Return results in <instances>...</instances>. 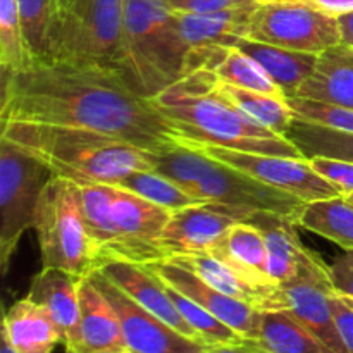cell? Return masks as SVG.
<instances>
[{
	"label": "cell",
	"instance_id": "obj_21",
	"mask_svg": "<svg viewBox=\"0 0 353 353\" xmlns=\"http://www.w3.org/2000/svg\"><path fill=\"white\" fill-rule=\"evenodd\" d=\"M255 7L257 3L217 12H176V24L190 52L236 47L247 37Z\"/></svg>",
	"mask_w": 353,
	"mask_h": 353
},
{
	"label": "cell",
	"instance_id": "obj_6",
	"mask_svg": "<svg viewBox=\"0 0 353 353\" xmlns=\"http://www.w3.org/2000/svg\"><path fill=\"white\" fill-rule=\"evenodd\" d=\"M123 10L124 0H55L45 62L100 65L119 71Z\"/></svg>",
	"mask_w": 353,
	"mask_h": 353
},
{
	"label": "cell",
	"instance_id": "obj_36",
	"mask_svg": "<svg viewBox=\"0 0 353 353\" xmlns=\"http://www.w3.org/2000/svg\"><path fill=\"white\" fill-rule=\"evenodd\" d=\"M290 107H292L295 117L310 123L323 124V126L336 128V130L350 131L353 133V110L341 109V107L326 105V103L314 102V100L299 99L292 97L288 99Z\"/></svg>",
	"mask_w": 353,
	"mask_h": 353
},
{
	"label": "cell",
	"instance_id": "obj_3",
	"mask_svg": "<svg viewBox=\"0 0 353 353\" xmlns=\"http://www.w3.org/2000/svg\"><path fill=\"white\" fill-rule=\"evenodd\" d=\"M0 137L48 165L74 185H117L134 171L154 169V152L99 131L52 124L2 121Z\"/></svg>",
	"mask_w": 353,
	"mask_h": 353
},
{
	"label": "cell",
	"instance_id": "obj_32",
	"mask_svg": "<svg viewBox=\"0 0 353 353\" xmlns=\"http://www.w3.org/2000/svg\"><path fill=\"white\" fill-rule=\"evenodd\" d=\"M214 72L219 78V81L226 83V85L288 100L283 90L265 72V69L257 61H254L250 55L238 50L236 47H231L228 50L223 61L214 68Z\"/></svg>",
	"mask_w": 353,
	"mask_h": 353
},
{
	"label": "cell",
	"instance_id": "obj_46",
	"mask_svg": "<svg viewBox=\"0 0 353 353\" xmlns=\"http://www.w3.org/2000/svg\"><path fill=\"white\" fill-rule=\"evenodd\" d=\"M92 353H121V352H92Z\"/></svg>",
	"mask_w": 353,
	"mask_h": 353
},
{
	"label": "cell",
	"instance_id": "obj_17",
	"mask_svg": "<svg viewBox=\"0 0 353 353\" xmlns=\"http://www.w3.org/2000/svg\"><path fill=\"white\" fill-rule=\"evenodd\" d=\"M100 271L117 288L123 290L131 300H134L138 305L157 316L159 319H162L171 327H174L183 336L203 343L199 334H196V331L186 323L185 317L176 309L171 296H169L168 288H165V283L148 265L114 261L103 265Z\"/></svg>",
	"mask_w": 353,
	"mask_h": 353
},
{
	"label": "cell",
	"instance_id": "obj_19",
	"mask_svg": "<svg viewBox=\"0 0 353 353\" xmlns=\"http://www.w3.org/2000/svg\"><path fill=\"white\" fill-rule=\"evenodd\" d=\"M169 261L188 268L190 271L196 272L209 285L217 288L219 292L255 307L261 312L265 310H286L285 293L279 285H262L247 278L236 269L228 265L226 262L219 261L210 254L190 255V257L169 259Z\"/></svg>",
	"mask_w": 353,
	"mask_h": 353
},
{
	"label": "cell",
	"instance_id": "obj_22",
	"mask_svg": "<svg viewBox=\"0 0 353 353\" xmlns=\"http://www.w3.org/2000/svg\"><path fill=\"white\" fill-rule=\"evenodd\" d=\"M81 353L126 352L119 316L90 276L79 285Z\"/></svg>",
	"mask_w": 353,
	"mask_h": 353
},
{
	"label": "cell",
	"instance_id": "obj_1",
	"mask_svg": "<svg viewBox=\"0 0 353 353\" xmlns=\"http://www.w3.org/2000/svg\"><path fill=\"white\" fill-rule=\"evenodd\" d=\"M0 121L99 131L161 154L178 133L150 99L134 92L116 69L69 62H31L2 74Z\"/></svg>",
	"mask_w": 353,
	"mask_h": 353
},
{
	"label": "cell",
	"instance_id": "obj_39",
	"mask_svg": "<svg viewBox=\"0 0 353 353\" xmlns=\"http://www.w3.org/2000/svg\"><path fill=\"white\" fill-rule=\"evenodd\" d=\"M331 310H333L334 324H336L338 334H340L345 350L347 353H353V309L340 295L333 293Z\"/></svg>",
	"mask_w": 353,
	"mask_h": 353
},
{
	"label": "cell",
	"instance_id": "obj_35",
	"mask_svg": "<svg viewBox=\"0 0 353 353\" xmlns=\"http://www.w3.org/2000/svg\"><path fill=\"white\" fill-rule=\"evenodd\" d=\"M23 37L31 62H45L55 16V0H17Z\"/></svg>",
	"mask_w": 353,
	"mask_h": 353
},
{
	"label": "cell",
	"instance_id": "obj_47",
	"mask_svg": "<svg viewBox=\"0 0 353 353\" xmlns=\"http://www.w3.org/2000/svg\"><path fill=\"white\" fill-rule=\"evenodd\" d=\"M121 353H131V352H121Z\"/></svg>",
	"mask_w": 353,
	"mask_h": 353
},
{
	"label": "cell",
	"instance_id": "obj_29",
	"mask_svg": "<svg viewBox=\"0 0 353 353\" xmlns=\"http://www.w3.org/2000/svg\"><path fill=\"white\" fill-rule=\"evenodd\" d=\"M112 193L114 185H105V183L78 186L83 217L103 265L117 259V238L112 224V209H110Z\"/></svg>",
	"mask_w": 353,
	"mask_h": 353
},
{
	"label": "cell",
	"instance_id": "obj_8",
	"mask_svg": "<svg viewBox=\"0 0 353 353\" xmlns=\"http://www.w3.org/2000/svg\"><path fill=\"white\" fill-rule=\"evenodd\" d=\"M52 176L40 159L0 137V269L3 274L9 271L23 234L33 230L41 193Z\"/></svg>",
	"mask_w": 353,
	"mask_h": 353
},
{
	"label": "cell",
	"instance_id": "obj_16",
	"mask_svg": "<svg viewBox=\"0 0 353 353\" xmlns=\"http://www.w3.org/2000/svg\"><path fill=\"white\" fill-rule=\"evenodd\" d=\"M281 288L285 293L286 310L295 319L312 331L334 353H347L331 310L334 290L331 285L330 265H321Z\"/></svg>",
	"mask_w": 353,
	"mask_h": 353
},
{
	"label": "cell",
	"instance_id": "obj_12",
	"mask_svg": "<svg viewBox=\"0 0 353 353\" xmlns=\"http://www.w3.org/2000/svg\"><path fill=\"white\" fill-rule=\"evenodd\" d=\"M103 295L109 299L119 316L123 327L126 352L131 353H207V345L192 338L183 336L181 333L159 319L157 316L145 310L131 300L123 290L117 288L102 271L90 274Z\"/></svg>",
	"mask_w": 353,
	"mask_h": 353
},
{
	"label": "cell",
	"instance_id": "obj_20",
	"mask_svg": "<svg viewBox=\"0 0 353 353\" xmlns=\"http://www.w3.org/2000/svg\"><path fill=\"white\" fill-rule=\"evenodd\" d=\"M299 99L353 110V47L333 45L317 55L312 74L296 92Z\"/></svg>",
	"mask_w": 353,
	"mask_h": 353
},
{
	"label": "cell",
	"instance_id": "obj_27",
	"mask_svg": "<svg viewBox=\"0 0 353 353\" xmlns=\"http://www.w3.org/2000/svg\"><path fill=\"white\" fill-rule=\"evenodd\" d=\"M214 88L252 123L259 124L264 130L279 134V137H286L290 126L295 121V114H293L288 100L285 99L226 85V83L219 81V78H217Z\"/></svg>",
	"mask_w": 353,
	"mask_h": 353
},
{
	"label": "cell",
	"instance_id": "obj_37",
	"mask_svg": "<svg viewBox=\"0 0 353 353\" xmlns=\"http://www.w3.org/2000/svg\"><path fill=\"white\" fill-rule=\"evenodd\" d=\"M309 161L323 178L336 185L345 195L353 193V162L330 157H312Z\"/></svg>",
	"mask_w": 353,
	"mask_h": 353
},
{
	"label": "cell",
	"instance_id": "obj_42",
	"mask_svg": "<svg viewBox=\"0 0 353 353\" xmlns=\"http://www.w3.org/2000/svg\"><path fill=\"white\" fill-rule=\"evenodd\" d=\"M338 21H340L341 41H345V43L353 47V12L347 14V16L338 17Z\"/></svg>",
	"mask_w": 353,
	"mask_h": 353
},
{
	"label": "cell",
	"instance_id": "obj_28",
	"mask_svg": "<svg viewBox=\"0 0 353 353\" xmlns=\"http://www.w3.org/2000/svg\"><path fill=\"white\" fill-rule=\"evenodd\" d=\"M296 226L353 250V203L345 195L305 202Z\"/></svg>",
	"mask_w": 353,
	"mask_h": 353
},
{
	"label": "cell",
	"instance_id": "obj_31",
	"mask_svg": "<svg viewBox=\"0 0 353 353\" xmlns=\"http://www.w3.org/2000/svg\"><path fill=\"white\" fill-rule=\"evenodd\" d=\"M117 186L130 190V192L137 193V195L143 196V199L150 200V202L157 203V205L164 207L171 212L202 203L199 199L186 193L181 186L176 185L172 179L159 172L157 169H143V171L131 172L130 176L121 179Z\"/></svg>",
	"mask_w": 353,
	"mask_h": 353
},
{
	"label": "cell",
	"instance_id": "obj_41",
	"mask_svg": "<svg viewBox=\"0 0 353 353\" xmlns=\"http://www.w3.org/2000/svg\"><path fill=\"white\" fill-rule=\"evenodd\" d=\"M207 353H268L262 350L255 341L243 340L240 343L228 345H210L207 347Z\"/></svg>",
	"mask_w": 353,
	"mask_h": 353
},
{
	"label": "cell",
	"instance_id": "obj_4",
	"mask_svg": "<svg viewBox=\"0 0 353 353\" xmlns=\"http://www.w3.org/2000/svg\"><path fill=\"white\" fill-rule=\"evenodd\" d=\"M188 47L168 0H124L121 74L145 99L186 76Z\"/></svg>",
	"mask_w": 353,
	"mask_h": 353
},
{
	"label": "cell",
	"instance_id": "obj_5",
	"mask_svg": "<svg viewBox=\"0 0 353 353\" xmlns=\"http://www.w3.org/2000/svg\"><path fill=\"white\" fill-rule=\"evenodd\" d=\"M154 169L200 202L221 203L240 210L247 217L255 212H276L296 223L305 203L183 141L171 150L154 154Z\"/></svg>",
	"mask_w": 353,
	"mask_h": 353
},
{
	"label": "cell",
	"instance_id": "obj_34",
	"mask_svg": "<svg viewBox=\"0 0 353 353\" xmlns=\"http://www.w3.org/2000/svg\"><path fill=\"white\" fill-rule=\"evenodd\" d=\"M31 64L23 37L17 0H0V68L2 74L16 72Z\"/></svg>",
	"mask_w": 353,
	"mask_h": 353
},
{
	"label": "cell",
	"instance_id": "obj_48",
	"mask_svg": "<svg viewBox=\"0 0 353 353\" xmlns=\"http://www.w3.org/2000/svg\"><path fill=\"white\" fill-rule=\"evenodd\" d=\"M257 2H264V0H257Z\"/></svg>",
	"mask_w": 353,
	"mask_h": 353
},
{
	"label": "cell",
	"instance_id": "obj_14",
	"mask_svg": "<svg viewBox=\"0 0 353 353\" xmlns=\"http://www.w3.org/2000/svg\"><path fill=\"white\" fill-rule=\"evenodd\" d=\"M145 265H148L159 278L164 279L172 288L181 292L183 295L192 299L193 302L209 310L217 319L228 324L241 338L252 341L259 338L262 319L261 310L219 292L212 285H209L205 279L200 278L196 272L190 271L188 268L181 264H176L172 261H161Z\"/></svg>",
	"mask_w": 353,
	"mask_h": 353
},
{
	"label": "cell",
	"instance_id": "obj_13",
	"mask_svg": "<svg viewBox=\"0 0 353 353\" xmlns=\"http://www.w3.org/2000/svg\"><path fill=\"white\" fill-rule=\"evenodd\" d=\"M245 219L247 216L240 210L212 202L176 210L161 236L164 259L209 254L234 224Z\"/></svg>",
	"mask_w": 353,
	"mask_h": 353
},
{
	"label": "cell",
	"instance_id": "obj_26",
	"mask_svg": "<svg viewBox=\"0 0 353 353\" xmlns=\"http://www.w3.org/2000/svg\"><path fill=\"white\" fill-rule=\"evenodd\" d=\"M255 343L268 353H334L288 310L262 312Z\"/></svg>",
	"mask_w": 353,
	"mask_h": 353
},
{
	"label": "cell",
	"instance_id": "obj_24",
	"mask_svg": "<svg viewBox=\"0 0 353 353\" xmlns=\"http://www.w3.org/2000/svg\"><path fill=\"white\" fill-rule=\"evenodd\" d=\"M236 48L250 55L265 69L272 81L283 90L286 99L295 97L303 81L312 74L317 55H319L309 54V52L288 50V48L276 47V45L250 40L247 37L238 41Z\"/></svg>",
	"mask_w": 353,
	"mask_h": 353
},
{
	"label": "cell",
	"instance_id": "obj_18",
	"mask_svg": "<svg viewBox=\"0 0 353 353\" xmlns=\"http://www.w3.org/2000/svg\"><path fill=\"white\" fill-rule=\"evenodd\" d=\"M83 276L57 268H41L33 278L28 296L47 309L62 333L65 353H81L79 334V285Z\"/></svg>",
	"mask_w": 353,
	"mask_h": 353
},
{
	"label": "cell",
	"instance_id": "obj_30",
	"mask_svg": "<svg viewBox=\"0 0 353 353\" xmlns=\"http://www.w3.org/2000/svg\"><path fill=\"white\" fill-rule=\"evenodd\" d=\"M286 138L305 159L330 157L353 162V133L295 117Z\"/></svg>",
	"mask_w": 353,
	"mask_h": 353
},
{
	"label": "cell",
	"instance_id": "obj_2",
	"mask_svg": "<svg viewBox=\"0 0 353 353\" xmlns=\"http://www.w3.org/2000/svg\"><path fill=\"white\" fill-rule=\"evenodd\" d=\"M216 72L199 69L152 97L155 109L169 121L178 140L252 152L303 157L286 137L252 123L216 92Z\"/></svg>",
	"mask_w": 353,
	"mask_h": 353
},
{
	"label": "cell",
	"instance_id": "obj_38",
	"mask_svg": "<svg viewBox=\"0 0 353 353\" xmlns=\"http://www.w3.org/2000/svg\"><path fill=\"white\" fill-rule=\"evenodd\" d=\"M176 12H217V10L240 9L259 3L257 0H168Z\"/></svg>",
	"mask_w": 353,
	"mask_h": 353
},
{
	"label": "cell",
	"instance_id": "obj_23",
	"mask_svg": "<svg viewBox=\"0 0 353 353\" xmlns=\"http://www.w3.org/2000/svg\"><path fill=\"white\" fill-rule=\"evenodd\" d=\"M2 336L17 353H52L62 343L61 330L47 309L28 295L6 312Z\"/></svg>",
	"mask_w": 353,
	"mask_h": 353
},
{
	"label": "cell",
	"instance_id": "obj_9",
	"mask_svg": "<svg viewBox=\"0 0 353 353\" xmlns=\"http://www.w3.org/2000/svg\"><path fill=\"white\" fill-rule=\"evenodd\" d=\"M247 38L296 52L321 54L341 43L338 17L302 2L264 0L254 9Z\"/></svg>",
	"mask_w": 353,
	"mask_h": 353
},
{
	"label": "cell",
	"instance_id": "obj_10",
	"mask_svg": "<svg viewBox=\"0 0 353 353\" xmlns=\"http://www.w3.org/2000/svg\"><path fill=\"white\" fill-rule=\"evenodd\" d=\"M179 141L199 148L200 152L216 161L247 172L248 176L272 186V188L296 196L302 202H314V200L345 195L336 185L323 178L305 157L252 154V152L231 150V148L192 143V141L185 140Z\"/></svg>",
	"mask_w": 353,
	"mask_h": 353
},
{
	"label": "cell",
	"instance_id": "obj_15",
	"mask_svg": "<svg viewBox=\"0 0 353 353\" xmlns=\"http://www.w3.org/2000/svg\"><path fill=\"white\" fill-rule=\"evenodd\" d=\"M243 223L255 226L264 236L269 276L276 285H288L324 265L319 255L303 247L296 233V223L292 217L276 212H255Z\"/></svg>",
	"mask_w": 353,
	"mask_h": 353
},
{
	"label": "cell",
	"instance_id": "obj_40",
	"mask_svg": "<svg viewBox=\"0 0 353 353\" xmlns=\"http://www.w3.org/2000/svg\"><path fill=\"white\" fill-rule=\"evenodd\" d=\"M281 2H302L333 17L347 16L353 12V0H281Z\"/></svg>",
	"mask_w": 353,
	"mask_h": 353
},
{
	"label": "cell",
	"instance_id": "obj_43",
	"mask_svg": "<svg viewBox=\"0 0 353 353\" xmlns=\"http://www.w3.org/2000/svg\"><path fill=\"white\" fill-rule=\"evenodd\" d=\"M0 353H17V352L14 350L12 345H10L9 341L2 336V348H0Z\"/></svg>",
	"mask_w": 353,
	"mask_h": 353
},
{
	"label": "cell",
	"instance_id": "obj_25",
	"mask_svg": "<svg viewBox=\"0 0 353 353\" xmlns=\"http://www.w3.org/2000/svg\"><path fill=\"white\" fill-rule=\"evenodd\" d=\"M238 272L262 285H276L269 276L268 247L261 231L248 223H236L209 252Z\"/></svg>",
	"mask_w": 353,
	"mask_h": 353
},
{
	"label": "cell",
	"instance_id": "obj_33",
	"mask_svg": "<svg viewBox=\"0 0 353 353\" xmlns=\"http://www.w3.org/2000/svg\"><path fill=\"white\" fill-rule=\"evenodd\" d=\"M162 281H164V279H162ZM165 288H168V293L169 296H171L172 303L176 305V309H178L179 314L185 317L186 323L196 331L200 340H202L207 347H210V345L240 343V341L245 340V338H241L236 331L231 330L228 324H224L223 321L217 319L216 316H212L209 310L203 309V307L199 305L196 302H193L192 299L183 295L181 292L172 288L171 285L165 283Z\"/></svg>",
	"mask_w": 353,
	"mask_h": 353
},
{
	"label": "cell",
	"instance_id": "obj_45",
	"mask_svg": "<svg viewBox=\"0 0 353 353\" xmlns=\"http://www.w3.org/2000/svg\"><path fill=\"white\" fill-rule=\"evenodd\" d=\"M345 196H347V199L350 200V202L353 203V193H347V195H345Z\"/></svg>",
	"mask_w": 353,
	"mask_h": 353
},
{
	"label": "cell",
	"instance_id": "obj_7",
	"mask_svg": "<svg viewBox=\"0 0 353 353\" xmlns=\"http://www.w3.org/2000/svg\"><path fill=\"white\" fill-rule=\"evenodd\" d=\"M33 230L43 268H57L83 278L103 268L86 228L74 183L52 176L41 193Z\"/></svg>",
	"mask_w": 353,
	"mask_h": 353
},
{
	"label": "cell",
	"instance_id": "obj_11",
	"mask_svg": "<svg viewBox=\"0 0 353 353\" xmlns=\"http://www.w3.org/2000/svg\"><path fill=\"white\" fill-rule=\"evenodd\" d=\"M112 224L117 238L116 261L152 264L165 261L161 236L171 219V210L114 185Z\"/></svg>",
	"mask_w": 353,
	"mask_h": 353
},
{
	"label": "cell",
	"instance_id": "obj_44",
	"mask_svg": "<svg viewBox=\"0 0 353 353\" xmlns=\"http://www.w3.org/2000/svg\"><path fill=\"white\" fill-rule=\"evenodd\" d=\"M341 296V295H340ZM341 299H343L345 300V302H347L348 303V305H350L352 307V309H353V299H348V296H341Z\"/></svg>",
	"mask_w": 353,
	"mask_h": 353
}]
</instances>
